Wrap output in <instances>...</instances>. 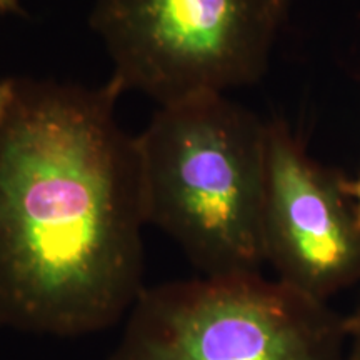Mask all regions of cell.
I'll return each mask as SVG.
<instances>
[{
  "instance_id": "1",
  "label": "cell",
  "mask_w": 360,
  "mask_h": 360,
  "mask_svg": "<svg viewBox=\"0 0 360 360\" xmlns=\"http://www.w3.org/2000/svg\"><path fill=\"white\" fill-rule=\"evenodd\" d=\"M122 90L13 79L0 120V326L79 337L127 317L147 225Z\"/></svg>"
},
{
  "instance_id": "2",
  "label": "cell",
  "mask_w": 360,
  "mask_h": 360,
  "mask_svg": "<svg viewBox=\"0 0 360 360\" xmlns=\"http://www.w3.org/2000/svg\"><path fill=\"white\" fill-rule=\"evenodd\" d=\"M135 139L147 224L202 276L260 274L267 122L205 94L160 105Z\"/></svg>"
},
{
  "instance_id": "3",
  "label": "cell",
  "mask_w": 360,
  "mask_h": 360,
  "mask_svg": "<svg viewBox=\"0 0 360 360\" xmlns=\"http://www.w3.org/2000/svg\"><path fill=\"white\" fill-rule=\"evenodd\" d=\"M327 302L260 274L143 287L110 360H344Z\"/></svg>"
},
{
  "instance_id": "4",
  "label": "cell",
  "mask_w": 360,
  "mask_h": 360,
  "mask_svg": "<svg viewBox=\"0 0 360 360\" xmlns=\"http://www.w3.org/2000/svg\"><path fill=\"white\" fill-rule=\"evenodd\" d=\"M290 0H96L89 24L110 79L160 105L255 84Z\"/></svg>"
},
{
  "instance_id": "5",
  "label": "cell",
  "mask_w": 360,
  "mask_h": 360,
  "mask_svg": "<svg viewBox=\"0 0 360 360\" xmlns=\"http://www.w3.org/2000/svg\"><path fill=\"white\" fill-rule=\"evenodd\" d=\"M262 244L277 281L315 300L360 283V217L345 179L315 162L282 120L267 122Z\"/></svg>"
},
{
  "instance_id": "6",
  "label": "cell",
  "mask_w": 360,
  "mask_h": 360,
  "mask_svg": "<svg viewBox=\"0 0 360 360\" xmlns=\"http://www.w3.org/2000/svg\"><path fill=\"white\" fill-rule=\"evenodd\" d=\"M347 323V340L349 350L344 360H360V307L355 314L345 319Z\"/></svg>"
},
{
  "instance_id": "7",
  "label": "cell",
  "mask_w": 360,
  "mask_h": 360,
  "mask_svg": "<svg viewBox=\"0 0 360 360\" xmlns=\"http://www.w3.org/2000/svg\"><path fill=\"white\" fill-rule=\"evenodd\" d=\"M13 98V79H7L0 82V120L7 114Z\"/></svg>"
},
{
  "instance_id": "8",
  "label": "cell",
  "mask_w": 360,
  "mask_h": 360,
  "mask_svg": "<svg viewBox=\"0 0 360 360\" xmlns=\"http://www.w3.org/2000/svg\"><path fill=\"white\" fill-rule=\"evenodd\" d=\"M345 191H347L349 197L352 199L355 210H357L360 217V175L355 180H345Z\"/></svg>"
},
{
  "instance_id": "9",
  "label": "cell",
  "mask_w": 360,
  "mask_h": 360,
  "mask_svg": "<svg viewBox=\"0 0 360 360\" xmlns=\"http://www.w3.org/2000/svg\"><path fill=\"white\" fill-rule=\"evenodd\" d=\"M20 0H0V13H20Z\"/></svg>"
}]
</instances>
